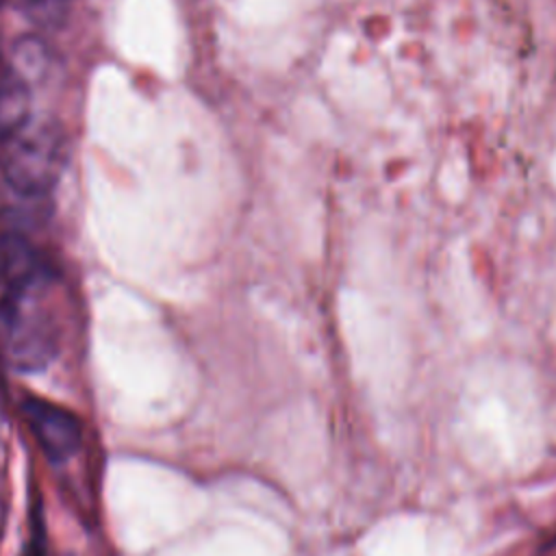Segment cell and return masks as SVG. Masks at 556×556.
I'll use <instances>...</instances> for the list:
<instances>
[{"label":"cell","instance_id":"cell-4","mask_svg":"<svg viewBox=\"0 0 556 556\" xmlns=\"http://www.w3.org/2000/svg\"><path fill=\"white\" fill-rule=\"evenodd\" d=\"M50 278V265L24 232H0V287L4 291L24 289Z\"/></svg>","mask_w":556,"mask_h":556},{"label":"cell","instance_id":"cell-2","mask_svg":"<svg viewBox=\"0 0 556 556\" xmlns=\"http://www.w3.org/2000/svg\"><path fill=\"white\" fill-rule=\"evenodd\" d=\"M65 163L63 130L48 119H28L0 141V176L20 195L39 198L54 189Z\"/></svg>","mask_w":556,"mask_h":556},{"label":"cell","instance_id":"cell-7","mask_svg":"<svg viewBox=\"0 0 556 556\" xmlns=\"http://www.w3.org/2000/svg\"><path fill=\"white\" fill-rule=\"evenodd\" d=\"M24 17L39 26L59 24L65 15L67 0H9Z\"/></svg>","mask_w":556,"mask_h":556},{"label":"cell","instance_id":"cell-5","mask_svg":"<svg viewBox=\"0 0 556 556\" xmlns=\"http://www.w3.org/2000/svg\"><path fill=\"white\" fill-rule=\"evenodd\" d=\"M33 87L15 72L0 74V141L30 119Z\"/></svg>","mask_w":556,"mask_h":556},{"label":"cell","instance_id":"cell-3","mask_svg":"<svg viewBox=\"0 0 556 556\" xmlns=\"http://www.w3.org/2000/svg\"><path fill=\"white\" fill-rule=\"evenodd\" d=\"M20 408L37 445L52 463H63L76 454L83 428L72 410L35 395L24 397Z\"/></svg>","mask_w":556,"mask_h":556},{"label":"cell","instance_id":"cell-6","mask_svg":"<svg viewBox=\"0 0 556 556\" xmlns=\"http://www.w3.org/2000/svg\"><path fill=\"white\" fill-rule=\"evenodd\" d=\"M50 61H52V56H50L46 43L30 35V37H22L15 41L7 70L15 72L20 78H24L33 87V80H39L41 76H46Z\"/></svg>","mask_w":556,"mask_h":556},{"label":"cell","instance_id":"cell-1","mask_svg":"<svg viewBox=\"0 0 556 556\" xmlns=\"http://www.w3.org/2000/svg\"><path fill=\"white\" fill-rule=\"evenodd\" d=\"M50 291L52 278L0 298V356L15 371H41L56 356L59 330L46 304Z\"/></svg>","mask_w":556,"mask_h":556}]
</instances>
